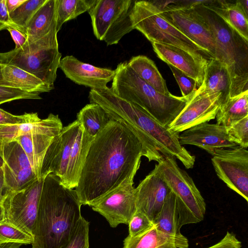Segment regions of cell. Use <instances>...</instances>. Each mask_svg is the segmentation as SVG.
Wrapping results in <instances>:
<instances>
[{
    "instance_id": "obj_1",
    "label": "cell",
    "mask_w": 248,
    "mask_h": 248,
    "mask_svg": "<svg viewBox=\"0 0 248 248\" xmlns=\"http://www.w3.org/2000/svg\"><path fill=\"white\" fill-rule=\"evenodd\" d=\"M141 144L127 128L111 120L92 141L75 188L81 205L91 206L139 170Z\"/></svg>"
},
{
    "instance_id": "obj_2",
    "label": "cell",
    "mask_w": 248,
    "mask_h": 248,
    "mask_svg": "<svg viewBox=\"0 0 248 248\" xmlns=\"http://www.w3.org/2000/svg\"><path fill=\"white\" fill-rule=\"evenodd\" d=\"M93 101L109 117L131 131L141 144L144 156L157 162L163 156H173L186 169L193 168L195 157L179 142V133L165 126L137 105L116 95L110 88L97 93Z\"/></svg>"
},
{
    "instance_id": "obj_3",
    "label": "cell",
    "mask_w": 248,
    "mask_h": 248,
    "mask_svg": "<svg viewBox=\"0 0 248 248\" xmlns=\"http://www.w3.org/2000/svg\"><path fill=\"white\" fill-rule=\"evenodd\" d=\"M75 189L65 187L52 173L44 179L33 230L32 248H62L81 217Z\"/></svg>"
},
{
    "instance_id": "obj_4",
    "label": "cell",
    "mask_w": 248,
    "mask_h": 248,
    "mask_svg": "<svg viewBox=\"0 0 248 248\" xmlns=\"http://www.w3.org/2000/svg\"><path fill=\"white\" fill-rule=\"evenodd\" d=\"M110 88L120 98L145 110L162 125L169 127L189 98L163 95L143 80L125 61L119 63Z\"/></svg>"
},
{
    "instance_id": "obj_5",
    "label": "cell",
    "mask_w": 248,
    "mask_h": 248,
    "mask_svg": "<svg viewBox=\"0 0 248 248\" xmlns=\"http://www.w3.org/2000/svg\"><path fill=\"white\" fill-rule=\"evenodd\" d=\"M208 24L215 38V59L226 67L230 98L248 90V41L222 18L202 4L194 7Z\"/></svg>"
},
{
    "instance_id": "obj_6",
    "label": "cell",
    "mask_w": 248,
    "mask_h": 248,
    "mask_svg": "<svg viewBox=\"0 0 248 248\" xmlns=\"http://www.w3.org/2000/svg\"><path fill=\"white\" fill-rule=\"evenodd\" d=\"M56 29L43 37L26 43L19 49L0 53V63L16 66L34 75L52 90L57 78L62 54Z\"/></svg>"
},
{
    "instance_id": "obj_7",
    "label": "cell",
    "mask_w": 248,
    "mask_h": 248,
    "mask_svg": "<svg viewBox=\"0 0 248 248\" xmlns=\"http://www.w3.org/2000/svg\"><path fill=\"white\" fill-rule=\"evenodd\" d=\"M130 19L133 29L141 32L151 43L177 46L199 59H211L205 50L164 19L154 1L135 0Z\"/></svg>"
},
{
    "instance_id": "obj_8",
    "label": "cell",
    "mask_w": 248,
    "mask_h": 248,
    "mask_svg": "<svg viewBox=\"0 0 248 248\" xmlns=\"http://www.w3.org/2000/svg\"><path fill=\"white\" fill-rule=\"evenodd\" d=\"M173 156H163L155 167L176 196L179 225L197 223L204 219L206 203L191 177L181 169Z\"/></svg>"
},
{
    "instance_id": "obj_9",
    "label": "cell",
    "mask_w": 248,
    "mask_h": 248,
    "mask_svg": "<svg viewBox=\"0 0 248 248\" xmlns=\"http://www.w3.org/2000/svg\"><path fill=\"white\" fill-rule=\"evenodd\" d=\"M135 0H95L88 11L93 32L108 46L117 44L133 29L130 14Z\"/></svg>"
},
{
    "instance_id": "obj_10",
    "label": "cell",
    "mask_w": 248,
    "mask_h": 248,
    "mask_svg": "<svg viewBox=\"0 0 248 248\" xmlns=\"http://www.w3.org/2000/svg\"><path fill=\"white\" fill-rule=\"evenodd\" d=\"M154 1L164 19L205 50L211 59H215L213 34L194 7L184 5L181 1Z\"/></svg>"
},
{
    "instance_id": "obj_11",
    "label": "cell",
    "mask_w": 248,
    "mask_h": 248,
    "mask_svg": "<svg viewBox=\"0 0 248 248\" xmlns=\"http://www.w3.org/2000/svg\"><path fill=\"white\" fill-rule=\"evenodd\" d=\"M43 181L37 180L20 190H5L0 204L2 221L33 236Z\"/></svg>"
},
{
    "instance_id": "obj_12",
    "label": "cell",
    "mask_w": 248,
    "mask_h": 248,
    "mask_svg": "<svg viewBox=\"0 0 248 248\" xmlns=\"http://www.w3.org/2000/svg\"><path fill=\"white\" fill-rule=\"evenodd\" d=\"M217 177L248 202V151L240 146L216 150L211 158Z\"/></svg>"
},
{
    "instance_id": "obj_13",
    "label": "cell",
    "mask_w": 248,
    "mask_h": 248,
    "mask_svg": "<svg viewBox=\"0 0 248 248\" xmlns=\"http://www.w3.org/2000/svg\"><path fill=\"white\" fill-rule=\"evenodd\" d=\"M134 177H130L117 188L102 197L90 206L103 216L112 228L129 224L137 210Z\"/></svg>"
},
{
    "instance_id": "obj_14",
    "label": "cell",
    "mask_w": 248,
    "mask_h": 248,
    "mask_svg": "<svg viewBox=\"0 0 248 248\" xmlns=\"http://www.w3.org/2000/svg\"><path fill=\"white\" fill-rule=\"evenodd\" d=\"M222 103L220 93L205 91L200 87L169 128L180 133L196 125L216 118Z\"/></svg>"
},
{
    "instance_id": "obj_15",
    "label": "cell",
    "mask_w": 248,
    "mask_h": 248,
    "mask_svg": "<svg viewBox=\"0 0 248 248\" xmlns=\"http://www.w3.org/2000/svg\"><path fill=\"white\" fill-rule=\"evenodd\" d=\"M0 155L3 160L5 190H20L38 180L24 151L17 140L0 146Z\"/></svg>"
},
{
    "instance_id": "obj_16",
    "label": "cell",
    "mask_w": 248,
    "mask_h": 248,
    "mask_svg": "<svg viewBox=\"0 0 248 248\" xmlns=\"http://www.w3.org/2000/svg\"><path fill=\"white\" fill-rule=\"evenodd\" d=\"M80 125L76 120L63 127L60 133L54 137L43 158L40 173V180H44L50 173L59 177L61 182L63 180Z\"/></svg>"
},
{
    "instance_id": "obj_17",
    "label": "cell",
    "mask_w": 248,
    "mask_h": 248,
    "mask_svg": "<svg viewBox=\"0 0 248 248\" xmlns=\"http://www.w3.org/2000/svg\"><path fill=\"white\" fill-rule=\"evenodd\" d=\"M59 68L73 82L97 91L107 89L108 83L112 81L116 73L115 70L96 67L72 55L62 58Z\"/></svg>"
},
{
    "instance_id": "obj_18",
    "label": "cell",
    "mask_w": 248,
    "mask_h": 248,
    "mask_svg": "<svg viewBox=\"0 0 248 248\" xmlns=\"http://www.w3.org/2000/svg\"><path fill=\"white\" fill-rule=\"evenodd\" d=\"M135 189L137 210L154 223L171 190L155 167Z\"/></svg>"
},
{
    "instance_id": "obj_19",
    "label": "cell",
    "mask_w": 248,
    "mask_h": 248,
    "mask_svg": "<svg viewBox=\"0 0 248 248\" xmlns=\"http://www.w3.org/2000/svg\"><path fill=\"white\" fill-rule=\"evenodd\" d=\"M182 132L179 136L181 145H194L205 150L212 155L216 150L238 146L230 140L226 127L217 124L204 122Z\"/></svg>"
},
{
    "instance_id": "obj_20",
    "label": "cell",
    "mask_w": 248,
    "mask_h": 248,
    "mask_svg": "<svg viewBox=\"0 0 248 248\" xmlns=\"http://www.w3.org/2000/svg\"><path fill=\"white\" fill-rule=\"evenodd\" d=\"M157 56L193 78L198 89L202 85L207 60H201L177 46L159 42L151 43Z\"/></svg>"
},
{
    "instance_id": "obj_21",
    "label": "cell",
    "mask_w": 248,
    "mask_h": 248,
    "mask_svg": "<svg viewBox=\"0 0 248 248\" xmlns=\"http://www.w3.org/2000/svg\"><path fill=\"white\" fill-rule=\"evenodd\" d=\"M62 124L58 115L50 113L47 118L40 119L38 114L31 120L19 124L0 125V146L26 135L60 133Z\"/></svg>"
},
{
    "instance_id": "obj_22",
    "label": "cell",
    "mask_w": 248,
    "mask_h": 248,
    "mask_svg": "<svg viewBox=\"0 0 248 248\" xmlns=\"http://www.w3.org/2000/svg\"><path fill=\"white\" fill-rule=\"evenodd\" d=\"M0 86L40 94L52 90L34 75L16 66L0 63Z\"/></svg>"
},
{
    "instance_id": "obj_23",
    "label": "cell",
    "mask_w": 248,
    "mask_h": 248,
    "mask_svg": "<svg viewBox=\"0 0 248 248\" xmlns=\"http://www.w3.org/2000/svg\"><path fill=\"white\" fill-rule=\"evenodd\" d=\"M94 138L90 136L80 124L72 148L64 179L61 182L67 188L74 189L77 186L83 165Z\"/></svg>"
},
{
    "instance_id": "obj_24",
    "label": "cell",
    "mask_w": 248,
    "mask_h": 248,
    "mask_svg": "<svg viewBox=\"0 0 248 248\" xmlns=\"http://www.w3.org/2000/svg\"><path fill=\"white\" fill-rule=\"evenodd\" d=\"M187 238L170 235L157 229L155 225L136 237L128 235L123 248H188Z\"/></svg>"
},
{
    "instance_id": "obj_25",
    "label": "cell",
    "mask_w": 248,
    "mask_h": 248,
    "mask_svg": "<svg viewBox=\"0 0 248 248\" xmlns=\"http://www.w3.org/2000/svg\"><path fill=\"white\" fill-rule=\"evenodd\" d=\"M202 4L222 18L248 41V15L243 8L240 0H205Z\"/></svg>"
},
{
    "instance_id": "obj_26",
    "label": "cell",
    "mask_w": 248,
    "mask_h": 248,
    "mask_svg": "<svg viewBox=\"0 0 248 248\" xmlns=\"http://www.w3.org/2000/svg\"><path fill=\"white\" fill-rule=\"evenodd\" d=\"M56 0H46L38 10L26 26L24 33L27 37L26 43L36 41L56 29Z\"/></svg>"
},
{
    "instance_id": "obj_27",
    "label": "cell",
    "mask_w": 248,
    "mask_h": 248,
    "mask_svg": "<svg viewBox=\"0 0 248 248\" xmlns=\"http://www.w3.org/2000/svg\"><path fill=\"white\" fill-rule=\"evenodd\" d=\"M60 133L28 134L15 140H17L22 147L39 180H40L41 165L46 150L54 137Z\"/></svg>"
},
{
    "instance_id": "obj_28",
    "label": "cell",
    "mask_w": 248,
    "mask_h": 248,
    "mask_svg": "<svg viewBox=\"0 0 248 248\" xmlns=\"http://www.w3.org/2000/svg\"><path fill=\"white\" fill-rule=\"evenodd\" d=\"M201 87L205 91L221 93V104L227 101L230 98L231 81L226 67L216 59H208Z\"/></svg>"
},
{
    "instance_id": "obj_29",
    "label": "cell",
    "mask_w": 248,
    "mask_h": 248,
    "mask_svg": "<svg viewBox=\"0 0 248 248\" xmlns=\"http://www.w3.org/2000/svg\"><path fill=\"white\" fill-rule=\"evenodd\" d=\"M127 63L143 80L156 91L165 95H172L168 89L165 80L152 60L145 56L138 55L132 57Z\"/></svg>"
},
{
    "instance_id": "obj_30",
    "label": "cell",
    "mask_w": 248,
    "mask_h": 248,
    "mask_svg": "<svg viewBox=\"0 0 248 248\" xmlns=\"http://www.w3.org/2000/svg\"><path fill=\"white\" fill-rule=\"evenodd\" d=\"M247 116L248 90L222 103L216 118L217 124L229 127Z\"/></svg>"
},
{
    "instance_id": "obj_31",
    "label": "cell",
    "mask_w": 248,
    "mask_h": 248,
    "mask_svg": "<svg viewBox=\"0 0 248 248\" xmlns=\"http://www.w3.org/2000/svg\"><path fill=\"white\" fill-rule=\"evenodd\" d=\"M154 224L157 229L170 235L184 236L180 232L176 196L172 191L169 192Z\"/></svg>"
},
{
    "instance_id": "obj_32",
    "label": "cell",
    "mask_w": 248,
    "mask_h": 248,
    "mask_svg": "<svg viewBox=\"0 0 248 248\" xmlns=\"http://www.w3.org/2000/svg\"><path fill=\"white\" fill-rule=\"evenodd\" d=\"M111 120L106 111L95 103L87 104L77 115V120L84 130L93 138Z\"/></svg>"
},
{
    "instance_id": "obj_33",
    "label": "cell",
    "mask_w": 248,
    "mask_h": 248,
    "mask_svg": "<svg viewBox=\"0 0 248 248\" xmlns=\"http://www.w3.org/2000/svg\"><path fill=\"white\" fill-rule=\"evenodd\" d=\"M95 1V0H56L57 32L64 23L88 12Z\"/></svg>"
},
{
    "instance_id": "obj_34",
    "label": "cell",
    "mask_w": 248,
    "mask_h": 248,
    "mask_svg": "<svg viewBox=\"0 0 248 248\" xmlns=\"http://www.w3.org/2000/svg\"><path fill=\"white\" fill-rule=\"evenodd\" d=\"M33 241V236L7 222H0V248H19Z\"/></svg>"
},
{
    "instance_id": "obj_35",
    "label": "cell",
    "mask_w": 248,
    "mask_h": 248,
    "mask_svg": "<svg viewBox=\"0 0 248 248\" xmlns=\"http://www.w3.org/2000/svg\"><path fill=\"white\" fill-rule=\"evenodd\" d=\"M46 0H26L14 12L9 14L16 29L23 33L34 15Z\"/></svg>"
},
{
    "instance_id": "obj_36",
    "label": "cell",
    "mask_w": 248,
    "mask_h": 248,
    "mask_svg": "<svg viewBox=\"0 0 248 248\" xmlns=\"http://www.w3.org/2000/svg\"><path fill=\"white\" fill-rule=\"evenodd\" d=\"M226 127L230 140L245 149L248 147V116Z\"/></svg>"
},
{
    "instance_id": "obj_37",
    "label": "cell",
    "mask_w": 248,
    "mask_h": 248,
    "mask_svg": "<svg viewBox=\"0 0 248 248\" xmlns=\"http://www.w3.org/2000/svg\"><path fill=\"white\" fill-rule=\"evenodd\" d=\"M89 225L81 217L69 241L62 248H89Z\"/></svg>"
},
{
    "instance_id": "obj_38",
    "label": "cell",
    "mask_w": 248,
    "mask_h": 248,
    "mask_svg": "<svg viewBox=\"0 0 248 248\" xmlns=\"http://www.w3.org/2000/svg\"><path fill=\"white\" fill-rule=\"evenodd\" d=\"M181 92L183 97H190L198 89L196 81L182 71L171 65H168Z\"/></svg>"
},
{
    "instance_id": "obj_39",
    "label": "cell",
    "mask_w": 248,
    "mask_h": 248,
    "mask_svg": "<svg viewBox=\"0 0 248 248\" xmlns=\"http://www.w3.org/2000/svg\"><path fill=\"white\" fill-rule=\"evenodd\" d=\"M154 224L146 215L136 210L128 224V235L133 237L140 235L151 228Z\"/></svg>"
},
{
    "instance_id": "obj_40",
    "label": "cell",
    "mask_w": 248,
    "mask_h": 248,
    "mask_svg": "<svg viewBox=\"0 0 248 248\" xmlns=\"http://www.w3.org/2000/svg\"><path fill=\"white\" fill-rule=\"evenodd\" d=\"M40 94L0 86V105L19 99H41Z\"/></svg>"
},
{
    "instance_id": "obj_41",
    "label": "cell",
    "mask_w": 248,
    "mask_h": 248,
    "mask_svg": "<svg viewBox=\"0 0 248 248\" xmlns=\"http://www.w3.org/2000/svg\"><path fill=\"white\" fill-rule=\"evenodd\" d=\"M37 113H25L20 115L12 114L0 108V125L21 124L32 119Z\"/></svg>"
},
{
    "instance_id": "obj_42",
    "label": "cell",
    "mask_w": 248,
    "mask_h": 248,
    "mask_svg": "<svg viewBox=\"0 0 248 248\" xmlns=\"http://www.w3.org/2000/svg\"><path fill=\"white\" fill-rule=\"evenodd\" d=\"M242 243L233 232H227L217 243L207 248H241Z\"/></svg>"
},
{
    "instance_id": "obj_43",
    "label": "cell",
    "mask_w": 248,
    "mask_h": 248,
    "mask_svg": "<svg viewBox=\"0 0 248 248\" xmlns=\"http://www.w3.org/2000/svg\"><path fill=\"white\" fill-rule=\"evenodd\" d=\"M9 27L16 28L11 20L6 6V0H0V31Z\"/></svg>"
},
{
    "instance_id": "obj_44",
    "label": "cell",
    "mask_w": 248,
    "mask_h": 248,
    "mask_svg": "<svg viewBox=\"0 0 248 248\" xmlns=\"http://www.w3.org/2000/svg\"><path fill=\"white\" fill-rule=\"evenodd\" d=\"M10 33L14 40L16 46L14 49H17L21 47L27 42V37L26 35L18 29L9 27L6 29Z\"/></svg>"
},
{
    "instance_id": "obj_45",
    "label": "cell",
    "mask_w": 248,
    "mask_h": 248,
    "mask_svg": "<svg viewBox=\"0 0 248 248\" xmlns=\"http://www.w3.org/2000/svg\"><path fill=\"white\" fill-rule=\"evenodd\" d=\"M26 0H6V6L9 13L16 10L19 6L26 1Z\"/></svg>"
},
{
    "instance_id": "obj_46",
    "label": "cell",
    "mask_w": 248,
    "mask_h": 248,
    "mask_svg": "<svg viewBox=\"0 0 248 248\" xmlns=\"http://www.w3.org/2000/svg\"><path fill=\"white\" fill-rule=\"evenodd\" d=\"M5 191L3 184V171H0V222L3 220L2 209L1 208V202Z\"/></svg>"
},
{
    "instance_id": "obj_47",
    "label": "cell",
    "mask_w": 248,
    "mask_h": 248,
    "mask_svg": "<svg viewBox=\"0 0 248 248\" xmlns=\"http://www.w3.org/2000/svg\"><path fill=\"white\" fill-rule=\"evenodd\" d=\"M241 3L242 4V6L243 7V8L244 9V11L248 15V0H241Z\"/></svg>"
},
{
    "instance_id": "obj_48",
    "label": "cell",
    "mask_w": 248,
    "mask_h": 248,
    "mask_svg": "<svg viewBox=\"0 0 248 248\" xmlns=\"http://www.w3.org/2000/svg\"><path fill=\"white\" fill-rule=\"evenodd\" d=\"M3 167V160L1 156L0 155V171H2Z\"/></svg>"
}]
</instances>
